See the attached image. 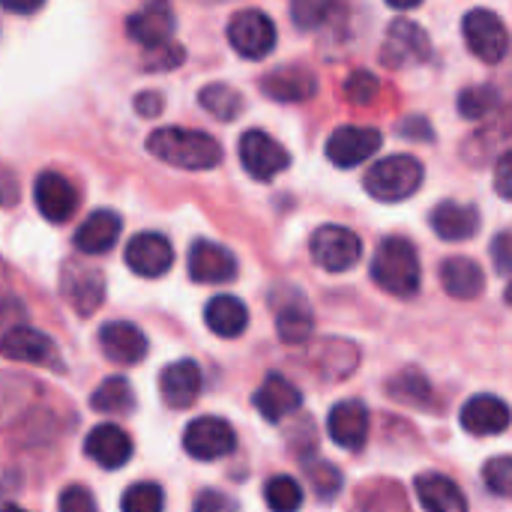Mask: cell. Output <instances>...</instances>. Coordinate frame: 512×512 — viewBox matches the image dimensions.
<instances>
[{"mask_svg":"<svg viewBox=\"0 0 512 512\" xmlns=\"http://www.w3.org/2000/svg\"><path fill=\"white\" fill-rule=\"evenodd\" d=\"M147 153L183 171H210L222 162V147L213 135L198 129H180V126H165L150 132Z\"/></svg>","mask_w":512,"mask_h":512,"instance_id":"6da1fadb","label":"cell"},{"mask_svg":"<svg viewBox=\"0 0 512 512\" xmlns=\"http://www.w3.org/2000/svg\"><path fill=\"white\" fill-rule=\"evenodd\" d=\"M372 279L381 291L408 300L420 291V255L411 240L387 237L372 255Z\"/></svg>","mask_w":512,"mask_h":512,"instance_id":"7a4b0ae2","label":"cell"},{"mask_svg":"<svg viewBox=\"0 0 512 512\" xmlns=\"http://www.w3.org/2000/svg\"><path fill=\"white\" fill-rule=\"evenodd\" d=\"M423 162L408 156V153H396V156H387L381 162H375L363 180L366 192L375 198V201H384V204H399L405 198H411L420 186H423Z\"/></svg>","mask_w":512,"mask_h":512,"instance_id":"3957f363","label":"cell"},{"mask_svg":"<svg viewBox=\"0 0 512 512\" xmlns=\"http://www.w3.org/2000/svg\"><path fill=\"white\" fill-rule=\"evenodd\" d=\"M309 252L312 261L327 270V273H345L351 267H357V261L363 258V243L351 228L342 225H321L312 240H309Z\"/></svg>","mask_w":512,"mask_h":512,"instance_id":"277c9868","label":"cell"},{"mask_svg":"<svg viewBox=\"0 0 512 512\" xmlns=\"http://www.w3.org/2000/svg\"><path fill=\"white\" fill-rule=\"evenodd\" d=\"M462 36L474 57L483 63H501L510 51V30L501 21L498 12L489 9H471L462 18Z\"/></svg>","mask_w":512,"mask_h":512,"instance_id":"5b68a950","label":"cell"},{"mask_svg":"<svg viewBox=\"0 0 512 512\" xmlns=\"http://www.w3.org/2000/svg\"><path fill=\"white\" fill-rule=\"evenodd\" d=\"M228 42L246 60H264L276 48V24L261 9H243L228 21Z\"/></svg>","mask_w":512,"mask_h":512,"instance_id":"8992f818","label":"cell"},{"mask_svg":"<svg viewBox=\"0 0 512 512\" xmlns=\"http://www.w3.org/2000/svg\"><path fill=\"white\" fill-rule=\"evenodd\" d=\"M432 57V39L429 33L411 21V18H396L387 27L384 48H381V63L390 69H402L411 63H426Z\"/></svg>","mask_w":512,"mask_h":512,"instance_id":"52a82bcc","label":"cell"},{"mask_svg":"<svg viewBox=\"0 0 512 512\" xmlns=\"http://www.w3.org/2000/svg\"><path fill=\"white\" fill-rule=\"evenodd\" d=\"M237 447V432L222 417H198L183 432V450L198 462H216L231 456Z\"/></svg>","mask_w":512,"mask_h":512,"instance_id":"ba28073f","label":"cell"},{"mask_svg":"<svg viewBox=\"0 0 512 512\" xmlns=\"http://www.w3.org/2000/svg\"><path fill=\"white\" fill-rule=\"evenodd\" d=\"M240 162H243V168H246L249 177L267 183V180H273L276 174L288 171L291 153H288L279 141H273L267 132L249 129V132H243V138H240Z\"/></svg>","mask_w":512,"mask_h":512,"instance_id":"9c48e42d","label":"cell"},{"mask_svg":"<svg viewBox=\"0 0 512 512\" xmlns=\"http://www.w3.org/2000/svg\"><path fill=\"white\" fill-rule=\"evenodd\" d=\"M33 201L42 219H48L51 225H63L75 216L78 210V192L75 186L57 174V171H42L33 183Z\"/></svg>","mask_w":512,"mask_h":512,"instance_id":"30bf717a","label":"cell"},{"mask_svg":"<svg viewBox=\"0 0 512 512\" xmlns=\"http://www.w3.org/2000/svg\"><path fill=\"white\" fill-rule=\"evenodd\" d=\"M381 147V132L375 126H339L327 138V159L336 168H357Z\"/></svg>","mask_w":512,"mask_h":512,"instance_id":"8fae6325","label":"cell"},{"mask_svg":"<svg viewBox=\"0 0 512 512\" xmlns=\"http://www.w3.org/2000/svg\"><path fill=\"white\" fill-rule=\"evenodd\" d=\"M174 27H177V18H174V9H171L168 0H150L144 9L132 12L129 21H126L129 39H135L147 51L168 45L171 36H174Z\"/></svg>","mask_w":512,"mask_h":512,"instance_id":"7c38bea8","label":"cell"},{"mask_svg":"<svg viewBox=\"0 0 512 512\" xmlns=\"http://www.w3.org/2000/svg\"><path fill=\"white\" fill-rule=\"evenodd\" d=\"M189 279L198 285H225L237 279V258L213 240H195L189 249Z\"/></svg>","mask_w":512,"mask_h":512,"instance_id":"4fadbf2b","label":"cell"},{"mask_svg":"<svg viewBox=\"0 0 512 512\" xmlns=\"http://www.w3.org/2000/svg\"><path fill=\"white\" fill-rule=\"evenodd\" d=\"M171 264H174V249H171L168 237H162L156 231H144V234L132 237L126 246V267L135 276L159 279L171 270Z\"/></svg>","mask_w":512,"mask_h":512,"instance_id":"5bb4252c","label":"cell"},{"mask_svg":"<svg viewBox=\"0 0 512 512\" xmlns=\"http://www.w3.org/2000/svg\"><path fill=\"white\" fill-rule=\"evenodd\" d=\"M459 423L474 438H492V435H504L510 429L512 411L504 399H498L492 393H480L465 402Z\"/></svg>","mask_w":512,"mask_h":512,"instance_id":"9a60e30c","label":"cell"},{"mask_svg":"<svg viewBox=\"0 0 512 512\" xmlns=\"http://www.w3.org/2000/svg\"><path fill=\"white\" fill-rule=\"evenodd\" d=\"M261 93L273 102H306L318 93V78L306 66H279L261 78Z\"/></svg>","mask_w":512,"mask_h":512,"instance_id":"2e32d148","label":"cell"},{"mask_svg":"<svg viewBox=\"0 0 512 512\" xmlns=\"http://www.w3.org/2000/svg\"><path fill=\"white\" fill-rule=\"evenodd\" d=\"M201 387H204V375H201V366L195 360H177V363L165 366V372L159 375L162 402L168 408H177V411L195 405Z\"/></svg>","mask_w":512,"mask_h":512,"instance_id":"e0dca14e","label":"cell"},{"mask_svg":"<svg viewBox=\"0 0 512 512\" xmlns=\"http://www.w3.org/2000/svg\"><path fill=\"white\" fill-rule=\"evenodd\" d=\"M60 288H63L66 303L78 315H93L102 306V297H105V276L99 270H87V267L69 264L63 270Z\"/></svg>","mask_w":512,"mask_h":512,"instance_id":"ac0fdd59","label":"cell"},{"mask_svg":"<svg viewBox=\"0 0 512 512\" xmlns=\"http://www.w3.org/2000/svg\"><path fill=\"white\" fill-rule=\"evenodd\" d=\"M102 354L117 366H135L147 357V336L129 321H111L99 330Z\"/></svg>","mask_w":512,"mask_h":512,"instance_id":"d6986e66","label":"cell"},{"mask_svg":"<svg viewBox=\"0 0 512 512\" xmlns=\"http://www.w3.org/2000/svg\"><path fill=\"white\" fill-rule=\"evenodd\" d=\"M327 432L342 450H351V453L363 450V444L369 438V411H366V405L357 402V399L339 402L327 417Z\"/></svg>","mask_w":512,"mask_h":512,"instance_id":"ffe728a7","label":"cell"},{"mask_svg":"<svg viewBox=\"0 0 512 512\" xmlns=\"http://www.w3.org/2000/svg\"><path fill=\"white\" fill-rule=\"evenodd\" d=\"M84 453H87L99 468H105V471H117V468H123V465L132 459L135 447H132V438H129L120 426H114V423H102V426H96V429L87 435V441H84Z\"/></svg>","mask_w":512,"mask_h":512,"instance_id":"44dd1931","label":"cell"},{"mask_svg":"<svg viewBox=\"0 0 512 512\" xmlns=\"http://www.w3.org/2000/svg\"><path fill=\"white\" fill-rule=\"evenodd\" d=\"M432 231L447 240V243H462L471 240L480 231V210L474 204H459V201H441L432 216Z\"/></svg>","mask_w":512,"mask_h":512,"instance_id":"7402d4cb","label":"cell"},{"mask_svg":"<svg viewBox=\"0 0 512 512\" xmlns=\"http://www.w3.org/2000/svg\"><path fill=\"white\" fill-rule=\"evenodd\" d=\"M0 354L12 363H57L54 342L33 327H12L3 333Z\"/></svg>","mask_w":512,"mask_h":512,"instance_id":"603a6c76","label":"cell"},{"mask_svg":"<svg viewBox=\"0 0 512 512\" xmlns=\"http://www.w3.org/2000/svg\"><path fill=\"white\" fill-rule=\"evenodd\" d=\"M255 408H258V414L267 420V423H282L288 414H294L300 405H303V396H300V390L288 381V378H282V375H270L258 390H255Z\"/></svg>","mask_w":512,"mask_h":512,"instance_id":"cb8c5ba5","label":"cell"},{"mask_svg":"<svg viewBox=\"0 0 512 512\" xmlns=\"http://www.w3.org/2000/svg\"><path fill=\"white\" fill-rule=\"evenodd\" d=\"M120 228H123V222H120V216L114 210H96L78 225L75 249L84 252V255H105V252L114 249V243L120 237Z\"/></svg>","mask_w":512,"mask_h":512,"instance_id":"d4e9b609","label":"cell"},{"mask_svg":"<svg viewBox=\"0 0 512 512\" xmlns=\"http://www.w3.org/2000/svg\"><path fill=\"white\" fill-rule=\"evenodd\" d=\"M273 306H276V327H279L282 342L303 345L315 330V318H312V309H309L306 297L300 291H291L285 300L273 297Z\"/></svg>","mask_w":512,"mask_h":512,"instance_id":"484cf974","label":"cell"},{"mask_svg":"<svg viewBox=\"0 0 512 512\" xmlns=\"http://www.w3.org/2000/svg\"><path fill=\"white\" fill-rule=\"evenodd\" d=\"M414 489H417V501L426 512H468V501L462 495V489L444 477V474H420L414 480Z\"/></svg>","mask_w":512,"mask_h":512,"instance_id":"4316f807","label":"cell"},{"mask_svg":"<svg viewBox=\"0 0 512 512\" xmlns=\"http://www.w3.org/2000/svg\"><path fill=\"white\" fill-rule=\"evenodd\" d=\"M441 282L444 291L456 300H477L486 288V273L474 258H447L441 264Z\"/></svg>","mask_w":512,"mask_h":512,"instance_id":"83f0119b","label":"cell"},{"mask_svg":"<svg viewBox=\"0 0 512 512\" xmlns=\"http://www.w3.org/2000/svg\"><path fill=\"white\" fill-rule=\"evenodd\" d=\"M204 321H207L210 333H216L222 339H237L249 327V309L234 294H219L204 306Z\"/></svg>","mask_w":512,"mask_h":512,"instance_id":"f1b7e54d","label":"cell"},{"mask_svg":"<svg viewBox=\"0 0 512 512\" xmlns=\"http://www.w3.org/2000/svg\"><path fill=\"white\" fill-rule=\"evenodd\" d=\"M90 408L99 411V414H129L135 408V396H132V384L123 378V375H114V378H105L93 396H90Z\"/></svg>","mask_w":512,"mask_h":512,"instance_id":"f546056e","label":"cell"},{"mask_svg":"<svg viewBox=\"0 0 512 512\" xmlns=\"http://www.w3.org/2000/svg\"><path fill=\"white\" fill-rule=\"evenodd\" d=\"M198 102L207 114H213L222 123H231L243 111V96L231 84H207L198 93Z\"/></svg>","mask_w":512,"mask_h":512,"instance_id":"4dcf8cb0","label":"cell"},{"mask_svg":"<svg viewBox=\"0 0 512 512\" xmlns=\"http://www.w3.org/2000/svg\"><path fill=\"white\" fill-rule=\"evenodd\" d=\"M387 396L396 399V402H405V405H417V408L432 405V387H429L426 375L417 372V369H408L399 378H393L387 384Z\"/></svg>","mask_w":512,"mask_h":512,"instance_id":"1f68e13d","label":"cell"},{"mask_svg":"<svg viewBox=\"0 0 512 512\" xmlns=\"http://www.w3.org/2000/svg\"><path fill=\"white\" fill-rule=\"evenodd\" d=\"M264 501H267L270 512H300V507H303V486L294 477L279 474V477L267 480Z\"/></svg>","mask_w":512,"mask_h":512,"instance_id":"d6a6232c","label":"cell"},{"mask_svg":"<svg viewBox=\"0 0 512 512\" xmlns=\"http://www.w3.org/2000/svg\"><path fill=\"white\" fill-rule=\"evenodd\" d=\"M498 105H501V96H498V87H492V84H477V87H468L459 93V114L465 120H483Z\"/></svg>","mask_w":512,"mask_h":512,"instance_id":"836d02e7","label":"cell"},{"mask_svg":"<svg viewBox=\"0 0 512 512\" xmlns=\"http://www.w3.org/2000/svg\"><path fill=\"white\" fill-rule=\"evenodd\" d=\"M123 512H165V492L156 483H135L120 498Z\"/></svg>","mask_w":512,"mask_h":512,"instance_id":"e575fe53","label":"cell"},{"mask_svg":"<svg viewBox=\"0 0 512 512\" xmlns=\"http://www.w3.org/2000/svg\"><path fill=\"white\" fill-rule=\"evenodd\" d=\"M306 474H309V483H312V489H315V495L321 498V501H333L339 492H342V474H339V468L336 465H330V462H312V465H306Z\"/></svg>","mask_w":512,"mask_h":512,"instance_id":"d590c367","label":"cell"},{"mask_svg":"<svg viewBox=\"0 0 512 512\" xmlns=\"http://www.w3.org/2000/svg\"><path fill=\"white\" fill-rule=\"evenodd\" d=\"M483 483L492 495L512 501V456H495L483 465Z\"/></svg>","mask_w":512,"mask_h":512,"instance_id":"8d00e7d4","label":"cell"},{"mask_svg":"<svg viewBox=\"0 0 512 512\" xmlns=\"http://www.w3.org/2000/svg\"><path fill=\"white\" fill-rule=\"evenodd\" d=\"M381 93V81L369 69H357L345 81V99L351 105H372Z\"/></svg>","mask_w":512,"mask_h":512,"instance_id":"74e56055","label":"cell"},{"mask_svg":"<svg viewBox=\"0 0 512 512\" xmlns=\"http://www.w3.org/2000/svg\"><path fill=\"white\" fill-rule=\"evenodd\" d=\"M333 0H291V18L300 30H315L324 24Z\"/></svg>","mask_w":512,"mask_h":512,"instance_id":"f35d334b","label":"cell"},{"mask_svg":"<svg viewBox=\"0 0 512 512\" xmlns=\"http://www.w3.org/2000/svg\"><path fill=\"white\" fill-rule=\"evenodd\" d=\"M183 48L180 45H174V42H168V45H162V48H153L150 54H147V60H144V66H147V72H168V69H177L180 63H183Z\"/></svg>","mask_w":512,"mask_h":512,"instance_id":"ab89813d","label":"cell"},{"mask_svg":"<svg viewBox=\"0 0 512 512\" xmlns=\"http://www.w3.org/2000/svg\"><path fill=\"white\" fill-rule=\"evenodd\" d=\"M60 512H99L96 510V501L93 495L84 489V486H69L60 492Z\"/></svg>","mask_w":512,"mask_h":512,"instance_id":"60d3db41","label":"cell"},{"mask_svg":"<svg viewBox=\"0 0 512 512\" xmlns=\"http://www.w3.org/2000/svg\"><path fill=\"white\" fill-rule=\"evenodd\" d=\"M192 512H237V501L228 498L225 492H216V489H204L198 492Z\"/></svg>","mask_w":512,"mask_h":512,"instance_id":"b9f144b4","label":"cell"},{"mask_svg":"<svg viewBox=\"0 0 512 512\" xmlns=\"http://www.w3.org/2000/svg\"><path fill=\"white\" fill-rule=\"evenodd\" d=\"M492 261H495V270H498L501 276H510L512 273V234L510 231H504V234H498V237H495V243H492Z\"/></svg>","mask_w":512,"mask_h":512,"instance_id":"7bdbcfd3","label":"cell"},{"mask_svg":"<svg viewBox=\"0 0 512 512\" xmlns=\"http://www.w3.org/2000/svg\"><path fill=\"white\" fill-rule=\"evenodd\" d=\"M495 189L501 198L512 201V150H507L495 165Z\"/></svg>","mask_w":512,"mask_h":512,"instance_id":"ee69618b","label":"cell"},{"mask_svg":"<svg viewBox=\"0 0 512 512\" xmlns=\"http://www.w3.org/2000/svg\"><path fill=\"white\" fill-rule=\"evenodd\" d=\"M399 135H405V138H420V141H432L435 138V132H432V126H429V120L426 117H405L402 123H399Z\"/></svg>","mask_w":512,"mask_h":512,"instance_id":"f6af8a7d","label":"cell"},{"mask_svg":"<svg viewBox=\"0 0 512 512\" xmlns=\"http://www.w3.org/2000/svg\"><path fill=\"white\" fill-rule=\"evenodd\" d=\"M162 108H165V102H162V96L153 93V90H144V93L135 96V111H138L141 117H159Z\"/></svg>","mask_w":512,"mask_h":512,"instance_id":"bcb514c9","label":"cell"},{"mask_svg":"<svg viewBox=\"0 0 512 512\" xmlns=\"http://www.w3.org/2000/svg\"><path fill=\"white\" fill-rule=\"evenodd\" d=\"M0 6L12 15H33L45 6V0H0Z\"/></svg>","mask_w":512,"mask_h":512,"instance_id":"7dc6e473","label":"cell"},{"mask_svg":"<svg viewBox=\"0 0 512 512\" xmlns=\"http://www.w3.org/2000/svg\"><path fill=\"white\" fill-rule=\"evenodd\" d=\"M0 177H3V183H0V204L9 207L15 201V180H12L9 171H0Z\"/></svg>","mask_w":512,"mask_h":512,"instance_id":"c3c4849f","label":"cell"},{"mask_svg":"<svg viewBox=\"0 0 512 512\" xmlns=\"http://www.w3.org/2000/svg\"><path fill=\"white\" fill-rule=\"evenodd\" d=\"M387 3H390L393 9H417L423 0H387Z\"/></svg>","mask_w":512,"mask_h":512,"instance_id":"681fc988","label":"cell"},{"mask_svg":"<svg viewBox=\"0 0 512 512\" xmlns=\"http://www.w3.org/2000/svg\"><path fill=\"white\" fill-rule=\"evenodd\" d=\"M504 297H507V303H510V306H512V282H510V285H507V294H504Z\"/></svg>","mask_w":512,"mask_h":512,"instance_id":"f907efd6","label":"cell"},{"mask_svg":"<svg viewBox=\"0 0 512 512\" xmlns=\"http://www.w3.org/2000/svg\"><path fill=\"white\" fill-rule=\"evenodd\" d=\"M0 512H24V510H18V507H3Z\"/></svg>","mask_w":512,"mask_h":512,"instance_id":"816d5d0a","label":"cell"}]
</instances>
